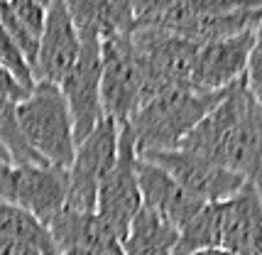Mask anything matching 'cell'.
Segmentation results:
<instances>
[{
  "label": "cell",
  "instance_id": "d6986e66",
  "mask_svg": "<svg viewBox=\"0 0 262 255\" xmlns=\"http://www.w3.org/2000/svg\"><path fill=\"white\" fill-rule=\"evenodd\" d=\"M221 248V209L218 204H206L186 226L179 228L174 255H194L199 250Z\"/></svg>",
  "mask_w": 262,
  "mask_h": 255
},
{
  "label": "cell",
  "instance_id": "7402d4cb",
  "mask_svg": "<svg viewBox=\"0 0 262 255\" xmlns=\"http://www.w3.org/2000/svg\"><path fill=\"white\" fill-rule=\"evenodd\" d=\"M47 8H49V3H39V0H12L10 3L12 15L20 20V25H23L37 42H39L42 30H45Z\"/></svg>",
  "mask_w": 262,
  "mask_h": 255
},
{
  "label": "cell",
  "instance_id": "8992f818",
  "mask_svg": "<svg viewBox=\"0 0 262 255\" xmlns=\"http://www.w3.org/2000/svg\"><path fill=\"white\" fill-rule=\"evenodd\" d=\"M118 130L113 118H103L74 150L69 174V192L64 209L96 214V197L103 177L113 169L118 157Z\"/></svg>",
  "mask_w": 262,
  "mask_h": 255
},
{
  "label": "cell",
  "instance_id": "4fadbf2b",
  "mask_svg": "<svg viewBox=\"0 0 262 255\" xmlns=\"http://www.w3.org/2000/svg\"><path fill=\"white\" fill-rule=\"evenodd\" d=\"M69 174L52 164H25L15 167V197L12 204L32 214L42 226L57 216L67 204Z\"/></svg>",
  "mask_w": 262,
  "mask_h": 255
},
{
  "label": "cell",
  "instance_id": "6da1fadb",
  "mask_svg": "<svg viewBox=\"0 0 262 255\" xmlns=\"http://www.w3.org/2000/svg\"><path fill=\"white\" fill-rule=\"evenodd\" d=\"M177 150L194 152L240 174L262 197V108L250 96L245 79L230 86L221 103L182 140Z\"/></svg>",
  "mask_w": 262,
  "mask_h": 255
},
{
  "label": "cell",
  "instance_id": "7c38bea8",
  "mask_svg": "<svg viewBox=\"0 0 262 255\" xmlns=\"http://www.w3.org/2000/svg\"><path fill=\"white\" fill-rule=\"evenodd\" d=\"M135 174H137V189H140L142 206L149 209L152 214H157L162 221H167L177 231L182 226H186L206 206L201 199H196L184 186L177 184L162 167L147 162V160L137 157Z\"/></svg>",
  "mask_w": 262,
  "mask_h": 255
},
{
  "label": "cell",
  "instance_id": "ba28073f",
  "mask_svg": "<svg viewBox=\"0 0 262 255\" xmlns=\"http://www.w3.org/2000/svg\"><path fill=\"white\" fill-rule=\"evenodd\" d=\"M135 164V140H133V133L125 123L118 130V157H115L113 169L103 177L101 186H98V197H96V216L120 241H125L130 221L135 219V214L142 206Z\"/></svg>",
  "mask_w": 262,
  "mask_h": 255
},
{
  "label": "cell",
  "instance_id": "9c48e42d",
  "mask_svg": "<svg viewBox=\"0 0 262 255\" xmlns=\"http://www.w3.org/2000/svg\"><path fill=\"white\" fill-rule=\"evenodd\" d=\"M137 157L162 167L177 184L184 186L196 199H201L204 204L226 201L248 184L240 174L228 172V169H223V167H218V164L208 162V160L186 150L145 152V155H137Z\"/></svg>",
  "mask_w": 262,
  "mask_h": 255
},
{
  "label": "cell",
  "instance_id": "2e32d148",
  "mask_svg": "<svg viewBox=\"0 0 262 255\" xmlns=\"http://www.w3.org/2000/svg\"><path fill=\"white\" fill-rule=\"evenodd\" d=\"M71 23L76 32H93L103 39L130 35L135 27V10L133 3L118 0H76L67 3Z\"/></svg>",
  "mask_w": 262,
  "mask_h": 255
},
{
  "label": "cell",
  "instance_id": "5b68a950",
  "mask_svg": "<svg viewBox=\"0 0 262 255\" xmlns=\"http://www.w3.org/2000/svg\"><path fill=\"white\" fill-rule=\"evenodd\" d=\"M130 35L101 42V108L118 125H125L142 105L145 91L142 64Z\"/></svg>",
  "mask_w": 262,
  "mask_h": 255
},
{
  "label": "cell",
  "instance_id": "30bf717a",
  "mask_svg": "<svg viewBox=\"0 0 262 255\" xmlns=\"http://www.w3.org/2000/svg\"><path fill=\"white\" fill-rule=\"evenodd\" d=\"M252 47H255V30L201 45L196 52L191 89L213 93L226 91L233 83L243 81Z\"/></svg>",
  "mask_w": 262,
  "mask_h": 255
},
{
  "label": "cell",
  "instance_id": "484cf974",
  "mask_svg": "<svg viewBox=\"0 0 262 255\" xmlns=\"http://www.w3.org/2000/svg\"><path fill=\"white\" fill-rule=\"evenodd\" d=\"M0 255H42L37 248L20 241H8V238H0Z\"/></svg>",
  "mask_w": 262,
  "mask_h": 255
},
{
  "label": "cell",
  "instance_id": "ffe728a7",
  "mask_svg": "<svg viewBox=\"0 0 262 255\" xmlns=\"http://www.w3.org/2000/svg\"><path fill=\"white\" fill-rule=\"evenodd\" d=\"M0 67L8 71L23 89L32 91V86H34L32 69H30V64L25 61V57L20 54V49L15 47V42H12L10 35L5 32L3 25H0Z\"/></svg>",
  "mask_w": 262,
  "mask_h": 255
},
{
  "label": "cell",
  "instance_id": "7a4b0ae2",
  "mask_svg": "<svg viewBox=\"0 0 262 255\" xmlns=\"http://www.w3.org/2000/svg\"><path fill=\"white\" fill-rule=\"evenodd\" d=\"M226 91L206 93L194 89H179L155 96L152 101L142 103L127 120V128L135 140V152L145 155V152L177 150L182 140L221 103Z\"/></svg>",
  "mask_w": 262,
  "mask_h": 255
},
{
  "label": "cell",
  "instance_id": "4316f807",
  "mask_svg": "<svg viewBox=\"0 0 262 255\" xmlns=\"http://www.w3.org/2000/svg\"><path fill=\"white\" fill-rule=\"evenodd\" d=\"M250 250H252V255H262V226L255 231V236H252Z\"/></svg>",
  "mask_w": 262,
  "mask_h": 255
},
{
  "label": "cell",
  "instance_id": "277c9868",
  "mask_svg": "<svg viewBox=\"0 0 262 255\" xmlns=\"http://www.w3.org/2000/svg\"><path fill=\"white\" fill-rule=\"evenodd\" d=\"M130 39L140 57L145 76L142 103L167 91L191 89L199 45L160 30H133Z\"/></svg>",
  "mask_w": 262,
  "mask_h": 255
},
{
  "label": "cell",
  "instance_id": "52a82bcc",
  "mask_svg": "<svg viewBox=\"0 0 262 255\" xmlns=\"http://www.w3.org/2000/svg\"><path fill=\"white\" fill-rule=\"evenodd\" d=\"M59 91L67 101L74 142L81 140L101 123V37L93 32H79V57L67 79L59 83Z\"/></svg>",
  "mask_w": 262,
  "mask_h": 255
},
{
  "label": "cell",
  "instance_id": "f1b7e54d",
  "mask_svg": "<svg viewBox=\"0 0 262 255\" xmlns=\"http://www.w3.org/2000/svg\"><path fill=\"white\" fill-rule=\"evenodd\" d=\"M61 255H98V253H93V250H64Z\"/></svg>",
  "mask_w": 262,
  "mask_h": 255
},
{
  "label": "cell",
  "instance_id": "603a6c76",
  "mask_svg": "<svg viewBox=\"0 0 262 255\" xmlns=\"http://www.w3.org/2000/svg\"><path fill=\"white\" fill-rule=\"evenodd\" d=\"M245 86L255 103L262 108V23L255 30V47L248 59V69H245Z\"/></svg>",
  "mask_w": 262,
  "mask_h": 255
},
{
  "label": "cell",
  "instance_id": "8fae6325",
  "mask_svg": "<svg viewBox=\"0 0 262 255\" xmlns=\"http://www.w3.org/2000/svg\"><path fill=\"white\" fill-rule=\"evenodd\" d=\"M79 57V32L71 23L64 0H52L47 8L45 30L37 47V61H34V83H59L67 79L74 69Z\"/></svg>",
  "mask_w": 262,
  "mask_h": 255
},
{
  "label": "cell",
  "instance_id": "cb8c5ba5",
  "mask_svg": "<svg viewBox=\"0 0 262 255\" xmlns=\"http://www.w3.org/2000/svg\"><path fill=\"white\" fill-rule=\"evenodd\" d=\"M30 96L27 89H23L20 83L12 79L8 71L0 67V101H8V103H20Z\"/></svg>",
  "mask_w": 262,
  "mask_h": 255
},
{
  "label": "cell",
  "instance_id": "9a60e30c",
  "mask_svg": "<svg viewBox=\"0 0 262 255\" xmlns=\"http://www.w3.org/2000/svg\"><path fill=\"white\" fill-rule=\"evenodd\" d=\"M221 209V248L233 255H252V236L262 226V197L245 184L238 194L218 201Z\"/></svg>",
  "mask_w": 262,
  "mask_h": 255
},
{
  "label": "cell",
  "instance_id": "3957f363",
  "mask_svg": "<svg viewBox=\"0 0 262 255\" xmlns=\"http://www.w3.org/2000/svg\"><path fill=\"white\" fill-rule=\"evenodd\" d=\"M15 118L23 138L42 162L69 169L74 160V128L67 101L54 83H34L30 96L15 105Z\"/></svg>",
  "mask_w": 262,
  "mask_h": 255
},
{
  "label": "cell",
  "instance_id": "f546056e",
  "mask_svg": "<svg viewBox=\"0 0 262 255\" xmlns=\"http://www.w3.org/2000/svg\"><path fill=\"white\" fill-rule=\"evenodd\" d=\"M0 162L12 164V162H10V157H8V152H5V147H3V145H0Z\"/></svg>",
  "mask_w": 262,
  "mask_h": 255
},
{
  "label": "cell",
  "instance_id": "44dd1931",
  "mask_svg": "<svg viewBox=\"0 0 262 255\" xmlns=\"http://www.w3.org/2000/svg\"><path fill=\"white\" fill-rule=\"evenodd\" d=\"M0 25L5 27V32L10 35V39L15 42V47L20 49V54L25 57V61L30 64V69H34V61H37V47L39 42L34 39L27 30H25L20 20L12 15L10 10V3H5V0H0Z\"/></svg>",
  "mask_w": 262,
  "mask_h": 255
},
{
  "label": "cell",
  "instance_id": "ac0fdd59",
  "mask_svg": "<svg viewBox=\"0 0 262 255\" xmlns=\"http://www.w3.org/2000/svg\"><path fill=\"white\" fill-rule=\"evenodd\" d=\"M0 238L32 245L42 255H61L47 231V226H42L32 214L8 201H0Z\"/></svg>",
  "mask_w": 262,
  "mask_h": 255
},
{
  "label": "cell",
  "instance_id": "d4e9b609",
  "mask_svg": "<svg viewBox=\"0 0 262 255\" xmlns=\"http://www.w3.org/2000/svg\"><path fill=\"white\" fill-rule=\"evenodd\" d=\"M12 197H15V167L0 162V201L12 204Z\"/></svg>",
  "mask_w": 262,
  "mask_h": 255
},
{
  "label": "cell",
  "instance_id": "5bb4252c",
  "mask_svg": "<svg viewBox=\"0 0 262 255\" xmlns=\"http://www.w3.org/2000/svg\"><path fill=\"white\" fill-rule=\"evenodd\" d=\"M47 231L59 253L64 250H93L98 255H123V241L96 214L61 209L49 221Z\"/></svg>",
  "mask_w": 262,
  "mask_h": 255
},
{
  "label": "cell",
  "instance_id": "83f0119b",
  "mask_svg": "<svg viewBox=\"0 0 262 255\" xmlns=\"http://www.w3.org/2000/svg\"><path fill=\"white\" fill-rule=\"evenodd\" d=\"M194 255H233V253L223 250V248H211V250H199V253H194Z\"/></svg>",
  "mask_w": 262,
  "mask_h": 255
},
{
  "label": "cell",
  "instance_id": "e0dca14e",
  "mask_svg": "<svg viewBox=\"0 0 262 255\" xmlns=\"http://www.w3.org/2000/svg\"><path fill=\"white\" fill-rule=\"evenodd\" d=\"M177 238L179 231L174 226L140 206L123 241V255H174Z\"/></svg>",
  "mask_w": 262,
  "mask_h": 255
}]
</instances>
